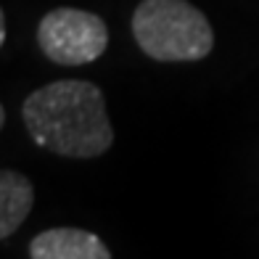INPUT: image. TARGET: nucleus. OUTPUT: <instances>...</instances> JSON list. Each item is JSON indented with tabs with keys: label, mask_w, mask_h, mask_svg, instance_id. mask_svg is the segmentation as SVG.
I'll return each mask as SVG.
<instances>
[{
	"label": "nucleus",
	"mask_w": 259,
	"mask_h": 259,
	"mask_svg": "<svg viewBox=\"0 0 259 259\" xmlns=\"http://www.w3.org/2000/svg\"><path fill=\"white\" fill-rule=\"evenodd\" d=\"M29 256L32 259H109L111 251L90 230L53 228L32 238Z\"/></svg>",
	"instance_id": "20e7f679"
},
{
	"label": "nucleus",
	"mask_w": 259,
	"mask_h": 259,
	"mask_svg": "<svg viewBox=\"0 0 259 259\" xmlns=\"http://www.w3.org/2000/svg\"><path fill=\"white\" fill-rule=\"evenodd\" d=\"M32 204V183L14 169H0V241H6L24 225Z\"/></svg>",
	"instance_id": "39448f33"
},
{
	"label": "nucleus",
	"mask_w": 259,
	"mask_h": 259,
	"mask_svg": "<svg viewBox=\"0 0 259 259\" xmlns=\"http://www.w3.org/2000/svg\"><path fill=\"white\" fill-rule=\"evenodd\" d=\"M3 42H6V14L0 8V48H3Z\"/></svg>",
	"instance_id": "423d86ee"
},
{
	"label": "nucleus",
	"mask_w": 259,
	"mask_h": 259,
	"mask_svg": "<svg viewBox=\"0 0 259 259\" xmlns=\"http://www.w3.org/2000/svg\"><path fill=\"white\" fill-rule=\"evenodd\" d=\"M3 124H6V109H3V103H0V130H3Z\"/></svg>",
	"instance_id": "0eeeda50"
},
{
	"label": "nucleus",
	"mask_w": 259,
	"mask_h": 259,
	"mask_svg": "<svg viewBox=\"0 0 259 259\" xmlns=\"http://www.w3.org/2000/svg\"><path fill=\"white\" fill-rule=\"evenodd\" d=\"M34 146L66 159H96L111 148L114 127L106 98L88 79H58L29 93L21 106Z\"/></svg>",
	"instance_id": "f257e3e1"
},
{
	"label": "nucleus",
	"mask_w": 259,
	"mask_h": 259,
	"mask_svg": "<svg viewBox=\"0 0 259 259\" xmlns=\"http://www.w3.org/2000/svg\"><path fill=\"white\" fill-rule=\"evenodd\" d=\"M37 42L53 64L82 66L103 56L109 45V29L106 21L90 11L56 8L40 19Z\"/></svg>",
	"instance_id": "7ed1b4c3"
},
{
	"label": "nucleus",
	"mask_w": 259,
	"mask_h": 259,
	"mask_svg": "<svg viewBox=\"0 0 259 259\" xmlns=\"http://www.w3.org/2000/svg\"><path fill=\"white\" fill-rule=\"evenodd\" d=\"M133 37L154 61H201L214 48L209 19L188 0H140Z\"/></svg>",
	"instance_id": "f03ea898"
}]
</instances>
